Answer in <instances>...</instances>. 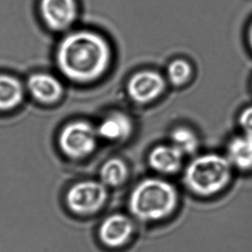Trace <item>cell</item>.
<instances>
[{
  "instance_id": "obj_1",
  "label": "cell",
  "mask_w": 252,
  "mask_h": 252,
  "mask_svg": "<svg viewBox=\"0 0 252 252\" xmlns=\"http://www.w3.org/2000/svg\"><path fill=\"white\" fill-rule=\"evenodd\" d=\"M56 59L60 70L69 80L90 82L107 70L111 50L105 38L98 34L77 32L60 43Z\"/></svg>"
},
{
  "instance_id": "obj_2",
  "label": "cell",
  "mask_w": 252,
  "mask_h": 252,
  "mask_svg": "<svg viewBox=\"0 0 252 252\" xmlns=\"http://www.w3.org/2000/svg\"><path fill=\"white\" fill-rule=\"evenodd\" d=\"M177 203L174 186L160 179H146L131 193L130 209L139 220H161L175 210Z\"/></svg>"
},
{
  "instance_id": "obj_3",
  "label": "cell",
  "mask_w": 252,
  "mask_h": 252,
  "mask_svg": "<svg viewBox=\"0 0 252 252\" xmlns=\"http://www.w3.org/2000/svg\"><path fill=\"white\" fill-rule=\"evenodd\" d=\"M231 175V165L227 158L219 155H204L189 163L184 182L193 193L211 196L226 187Z\"/></svg>"
},
{
  "instance_id": "obj_4",
  "label": "cell",
  "mask_w": 252,
  "mask_h": 252,
  "mask_svg": "<svg viewBox=\"0 0 252 252\" xmlns=\"http://www.w3.org/2000/svg\"><path fill=\"white\" fill-rule=\"evenodd\" d=\"M97 136V130L90 124L83 121L71 123L61 132L60 147L69 158H85L94 150Z\"/></svg>"
},
{
  "instance_id": "obj_5",
  "label": "cell",
  "mask_w": 252,
  "mask_h": 252,
  "mask_svg": "<svg viewBox=\"0 0 252 252\" xmlns=\"http://www.w3.org/2000/svg\"><path fill=\"white\" fill-rule=\"evenodd\" d=\"M107 198L103 183L83 182L71 188L67 195V202L71 210L79 214H89L99 210Z\"/></svg>"
},
{
  "instance_id": "obj_6",
  "label": "cell",
  "mask_w": 252,
  "mask_h": 252,
  "mask_svg": "<svg viewBox=\"0 0 252 252\" xmlns=\"http://www.w3.org/2000/svg\"><path fill=\"white\" fill-rule=\"evenodd\" d=\"M166 82L156 71H142L134 74L128 83V94L134 101L141 104L152 102L164 92Z\"/></svg>"
},
{
  "instance_id": "obj_7",
  "label": "cell",
  "mask_w": 252,
  "mask_h": 252,
  "mask_svg": "<svg viewBox=\"0 0 252 252\" xmlns=\"http://www.w3.org/2000/svg\"><path fill=\"white\" fill-rule=\"evenodd\" d=\"M41 12L49 28L63 31L74 23L77 9L74 0H42Z\"/></svg>"
},
{
  "instance_id": "obj_8",
  "label": "cell",
  "mask_w": 252,
  "mask_h": 252,
  "mask_svg": "<svg viewBox=\"0 0 252 252\" xmlns=\"http://www.w3.org/2000/svg\"><path fill=\"white\" fill-rule=\"evenodd\" d=\"M133 229V224L129 218L115 214L107 218L102 223L99 237L101 241L109 247H120L129 241Z\"/></svg>"
},
{
  "instance_id": "obj_9",
  "label": "cell",
  "mask_w": 252,
  "mask_h": 252,
  "mask_svg": "<svg viewBox=\"0 0 252 252\" xmlns=\"http://www.w3.org/2000/svg\"><path fill=\"white\" fill-rule=\"evenodd\" d=\"M183 155L170 145H159L151 151L149 162L156 171L170 175L175 174L182 168Z\"/></svg>"
},
{
  "instance_id": "obj_10",
  "label": "cell",
  "mask_w": 252,
  "mask_h": 252,
  "mask_svg": "<svg viewBox=\"0 0 252 252\" xmlns=\"http://www.w3.org/2000/svg\"><path fill=\"white\" fill-rule=\"evenodd\" d=\"M28 88L39 101L53 103L59 99L63 87L56 78L49 74H36L29 79Z\"/></svg>"
},
{
  "instance_id": "obj_11",
  "label": "cell",
  "mask_w": 252,
  "mask_h": 252,
  "mask_svg": "<svg viewBox=\"0 0 252 252\" xmlns=\"http://www.w3.org/2000/svg\"><path fill=\"white\" fill-rule=\"evenodd\" d=\"M132 122L129 116L122 112H113L107 116L98 126V136L111 141H122L130 137Z\"/></svg>"
},
{
  "instance_id": "obj_12",
  "label": "cell",
  "mask_w": 252,
  "mask_h": 252,
  "mask_svg": "<svg viewBox=\"0 0 252 252\" xmlns=\"http://www.w3.org/2000/svg\"><path fill=\"white\" fill-rule=\"evenodd\" d=\"M227 155L231 166L245 171L252 169V135L235 137L228 146Z\"/></svg>"
},
{
  "instance_id": "obj_13",
  "label": "cell",
  "mask_w": 252,
  "mask_h": 252,
  "mask_svg": "<svg viewBox=\"0 0 252 252\" xmlns=\"http://www.w3.org/2000/svg\"><path fill=\"white\" fill-rule=\"evenodd\" d=\"M23 97L24 89L20 81L10 75L0 74V111L18 106Z\"/></svg>"
},
{
  "instance_id": "obj_14",
  "label": "cell",
  "mask_w": 252,
  "mask_h": 252,
  "mask_svg": "<svg viewBox=\"0 0 252 252\" xmlns=\"http://www.w3.org/2000/svg\"><path fill=\"white\" fill-rule=\"evenodd\" d=\"M127 166L119 159H111L106 161L100 171L103 184L112 187L122 184L127 178Z\"/></svg>"
},
{
  "instance_id": "obj_15",
  "label": "cell",
  "mask_w": 252,
  "mask_h": 252,
  "mask_svg": "<svg viewBox=\"0 0 252 252\" xmlns=\"http://www.w3.org/2000/svg\"><path fill=\"white\" fill-rule=\"evenodd\" d=\"M171 144L183 156L194 154L199 147V140L193 131L185 127H179L172 131Z\"/></svg>"
},
{
  "instance_id": "obj_16",
  "label": "cell",
  "mask_w": 252,
  "mask_h": 252,
  "mask_svg": "<svg viewBox=\"0 0 252 252\" xmlns=\"http://www.w3.org/2000/svg\"><path fill=\"white\" fill-rule=\"evenodd\" d=\"M192 67L189 62L183 59H176L168 65L167 76L168 81L175 86H182L192 76Z\"/></svg>"
},
{
  "instance_id": "obj_17",
  "label": "cell",
  "mask_w": 252,
  "mask_h": 252,
  "mask_svg": "<svg viewBox=\"0 0 252 252\" xmlns=\"http://www.w3.org/2000/svg\"><path fill=\"white\" fill-rule=\"evenodd\" d=\"M239 125L244 130V133L252 135V106H249L241 112Z\"/></svg>"
},
{
  "instance_id": "obj_18",
  "label": "cell",
  "mask_w": 252,
  "mask_h": 252,
  "mask_svg": "<svg viewBox=\"0 0 252 252\" xmlns=\"http://www.w3.org/2000/svg\"><path fill=\"white\" fill-rule=\"evenodd\" d=\"M249 41H250V44L252 48V25L250 28V32H249Z\"/></svg>"
}]
</instances>
